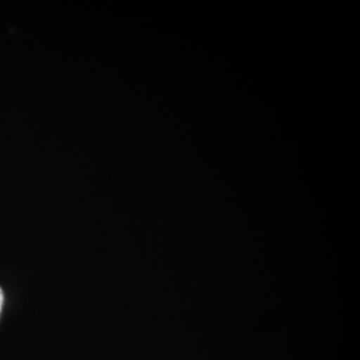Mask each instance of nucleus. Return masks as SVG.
Segmentation results:
<instances>
[{
	"label": "nucleus",
	"instance_id": "nucleus-1",
	"mask_svg": "<svg viewBox=\"0 0 360 360\" xmlns=\"http://www.w3.org/2000/svg\"><path fill=\"white\" fill-rule=\"evenodd\" d=\"M4 291H2L1 288H0V314H1L2 305H4Z\"/></svg>",
	"mask_w": 360,
	"mask_h": 360
}]
</instances>
